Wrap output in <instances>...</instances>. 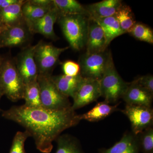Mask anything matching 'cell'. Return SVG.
Listing matches in <instances>:
<instances>
[{
  "label": "cell",
  "instance_id": "1",
  "mask_svg": "<svg viewBox=\"0 0 153 153\" xmlns=\"http://www.w3.org/2000/svg\"><path fill=\"white\" fill-rule=\"evenodd\" d=\"M3 117L15 122L25 128L35 140L36 148L43 153H50L52 142L62 132L74 126L81 121L71 108L52 110L25 105L13 106L3 111Z\"/></svg>",
  "mask_w": 153,
  "mask_h": 153
},
{
  "label": "cell",
  "instance_id": "2",
  "mask_svg": "<svg viewBox=\"0 0 153 153\" xmlns=\"http://www.w3.org/2000/svg\"><path fill=\"white\" fill-rule=\"evenodd\" d=\"M57 21L70 47L76 51L83 49L87 40L88 17L84 15L59 14Z\"/></svg>",
  "mask_w": 153,
  "mask_h": 153
},
{
  "label": "cell",
  "instance_id": "3",
  "mask_svg": "<svg viewBox=\"0 0 153 153\" xmlns=\"http://www.w3.org/2000/svg\"><path fill=\"white\" fill-rule=\"evenodd\" d=\"M0 87L4 95L11 101L17 102L24 98L25 85L14 59L3 58L0 67Z\"/></svg>",
  "mask_w": 153,
  "mask_h": 153
},
{
  "label": "cell",
  "instance_id": "4",
  "mask_svg": "<svg viewBox=\"0 0 153 153\" xmlns=\"http://www.w3.org/2000/svg\"><path fill=\"white\" fill-rule=\"evenodd\" d=\"M113 62L110 51L89 53L85 52L80 57V74L83 77L100 80Z\"/></svg>",
  "mask_w": 153,
  "mask_h": 153
},
{
  "label": "cell",
  "instance_id": "5",
  "mask_svg": "<svg viewBox=\"0 0 153 153\" xmlns=\"http://www.w3.org/2000/svg\"><path fill=\"white\" fill-rule=\"evenodd\" d=\"M51 76L38 74L37 81L40 87L41 106L52 110L70 108L71 104L68 97L57 89Z\"/></svg>",
  "mask_w": 153,
  "mask_h": 153
},
{
  "label": "cell",
  "instance_id": "6",
  "mask_svg": "<svg viewBox=\"0 0 153 153\" xmlns=\"http://www.w3.org/2000/svg\"><path fill=\"white\" fill-rule=\"evenodd\" d=\"M101 97L108 103H114L122 98L129 82H126L118 74L113 62L100 80Z\"/></svg>",
  "mask_w": 153,
  "mask_h": 153
},
{
  "label": "cell",
  "instance_id": "7",
  "mask_svg": "<svg viewBox=\"0 0 153 153\" xmlns=\"http://www.w3.org/2000/svg\"><path fill=\"white\" fill-rule=\"evenodd\" d=\"M36 45L34 57L38 74L51 76L53 68L59 61L60 55L69 47L58 48L43 41Z\"/></svg>",
  "mask_w": 153,
  "mask_h": 153
},
{
  "label": "cell",
  "instance_id": "8",
  "mask_svg": "<svg viewBox=\"0 0 153 153\" xmlns=\"http://www.w3.org/2000/svg\"><path fill=\"white\" fill-rule=\"evenodd\" d=\"M101 97L100 80L83 77L73 96L71 108L74 111L81 108Z\"/></svg>",
  "mask_w": 153,
  "mask_h": 153
},
{
  "label": "cell",
  "instance_id": "9",
  "mask_svg": "<svg viewBox=\"0 0 153 153\" xmlns=\"http://www.w3.org/2000/svg\"><path fill=\"white\" fill-rule=\"evenodd\" d=\"M122 112L128 118L131 125L132 132L136 135L153 126L152 107L126 104Z\"/></svg>",
  "mask_w": 153,
  "mask_h": 153
},
{
  "label": "cell",
  "instance_id": "10",
  "mask_svg": "<svg viewBox=\"0 0 153 153\" xmlns=\"http://www.w3.org/2000/svg\"><path fill=\"white\" fill-rule=\"evenodd\" d=\"M36 45L24 48L15 58V64L25 85L37 81L38 71L34 57Z\"/></svg>",
  "mask_w": 153,
  "mask_h": 153
},
{
  "label": "cell",
  "instance_id": "11",
  "mask_svg": "<svg viewBox=\"0 0 153 153\" xmlns=\"http://www.w3.org/2000/svg\"><path fill=\"white\" fill-rule=\"evenodd\" d=\"M31 34L25 21L9 27H0V48L23 46L30 40Z\"/></svg>",
  "mask_w": 153,
  "mask_h": 153
},
{
  "label": "cell",
  "instance_id": "12",
  "mask_svg": "<svg viewBox=\"0 0 153 153\" xmlns=\"http://www.w3.org/2000/svg\"><path fill=\"white\" fill-rule=\"evenodd\" d=\"M85 47L86 52L89 53L104 52L108 47L102 29L95 21L89 18Z\"/></svg>",
  "mask_w": 153,
  "mask_h": 153
},
{
  "label": "cell",
  "instance_id": "13",
  "mask_svg": "<svg viewBox=\"0 0 153 153\" xmlns=\"http://www.w3.org/2000/svg\"><path fill=\"white\" fill-rule=\"evenodd\" d=\"M122 98L126 104L152 107L153 94L140 86L134 79L129 82Z\"/></svg>",
  "mask_w": 153,
  "mask_h": 153
},
{
  "label": "cell",
  "instance_id": "14",
  "mask_svg": "<svg viewBox=\"0 0 153 153\" xmlns=\"http://www.w3.org/2000/svg\"><path fill=\"white\" fill-rule=\"evenodd\" d=\"M123 4L120 0H103L85 7L87 16L93 20L114 16Z\"/></svg>",
  "mask_w": 153,
  "mask_h": 153
},
{
  "label": "cell",
  "instance_id": "15",
  "mask_svg": "<svg viewBox=\"0 0 153 153\" xmlns=\"http://www.w3.org/2000/svg\"><path fill=\"white\" fill-rule=\"evenodd\" d=\"M137 136L126 132L120 140L108 149H101L99 153H140Z\"/></svg>",
  "mask_w": 153,
  "mask_h": 153
},
{
  "label": "cell",
  "instance_id": "16",
  "mask_svg": "<svg viewBox=\"0 0 153 153\" xmlns=\"http://www.w3.org/2000/svg\"><path fill=\"white\" fill-rule=\"evenodd\" d=\"M51 78L57 89L67 97H73L83 77L79 74L76 76L65 74L51 76Z\"/></svg>",
  "mask_w": 153,
  "mask_h": 153
},
{
  "label": "cell",
  "instance_id": "17",
  "mask_svg": "<svg viewBox=\"0 0 153 153\" xmlns=\"http://www.w3.org/2000/svg\"><path fill=\"white\" fill-rule=\"evenodd\" d=\"M25 1L18 3L0 10V27H7L24 22L22 7Z\"/></svg>",
  "mask_w": 153,
  "mask_h": 153
},
{
  "label": "cell",
  "instance_id": "18",
  "mask_svg": "<svg viewBox=\"0 0 153 153\" xmlns=\"http://www.w3.org/2000/svg\"><path fill=\"white\" fill-rule=\"evenodd\" d=\"M118 104L111 105L105 101L99 102L87 112L79 114V117L81 120H85L91 122H98L117 111Z\"/></svg>",
  "mask_w": 153,
  "mask_h": 153
},
{
  "label": "cell",
  "instance_id": "19",
  "mask_svg": "<svg viewBox=\"0 0 153 153\" xmlns=\"http://www.w3.org/2000/svg\"><path fill=\"white\" fill-rule=\"evenodd\" d=\"M94 20L98 23L103 30L108 46L115 38L126 33L114 16Z\"/></svg>",
  "mask_w": 153,
  "mask_h": 153
},
{
  "label": "cell",
  "instance_id": "20",
  "mask_svg": "<svg viewBox=\"0 0 153 153\" xmlns=\"http://www.w3.org/2000/svg\"><path fill=\"white\" fill-rule=\"evenodd\" d=\"M56 141L57 145L56 153H85L79 141L70 135H60Z\"/></svg>",
  "mask_w": 153,
  "mask_h": 153
},
{
  "label": "cell",
  "instance_id": "21",
  "mask_svg": "<svg viewBox=\"0 0 153 153\" xmlns=\"http://www.w3.org/2000/svg\"><path fill=\"white\" fill-rule=\"evenodd\" d=\"M53 1L60 15L87 16L85 7L76 0H53Z\"/></svg>",
  "mask_w": 153,
  "mask_h": 153
},
{
  "label": "cell",
  "instance_id": "22",
  "mask_svg": "<svg viewBox=\"0 0 153 153\" xmlns=\"http://www.w3.org/2000/svg\"><path fill=\"white\" fill-rule=\"evenodd\" d=\"M53 7H43L32 4L30 1H26L22 7L24 21L26 24H27L37 21L44 16Z\"/></svg>",
  "mask_w": 153,
  "mask_h": 153
},
{
  "label": "cell",
  "instance_id": "23",
  "mask_svg": "<svg viewBox=\"0 0 153 153\" xmlns=\"http://www.w3.org/2000/svg\"><path fill=\"white\" fill-rule=\"evenodd\" d=\"M114 16L126 33H129L137 23L131 9L126 5H122Z\"/></svg>",
  "mask_w": 153,
  "mask_h": 153
},
{
  "label": "cell",
  "instance_id": "24",
  "mask_svg": "<svg viewBox=\"0 0 153 153\" xmlns=\"http://www.w3.org/2000/svg\"><path fill=\"white\" fill-rule=\"evenodd\" d=\"M24 99L25 106L29 107H41V106L40 87L38 81L25 85Z\"/></svg>",
  "mask_w": 153,
  "mask_h": 153
},
{
  "label": "cell",
  "instance_id": "25",
  "mask_svg": "<svg viewBox=\"0 0 153 153\" xmlns=\"http://www.w3.org/2000/svg\"><path fill=\"white\" fill-rule=\"evenodd\" d=\"M129 33L137 40L153 44V30L145 24L139 22L136 23Z\"/></svg>",
  "mask_w": 153,
  "mask_h": 153
},
{
  "label": "cell",
  "instance_id": "26",
  "mask_svg": "<svg viewBox=\"0 0 153 153\" xmlns=\"http://www.w3.org/2000/svg\"><path fill=\"white\" fill-rule=\"evenodd\" d=\"M137 136L140 151L143 153H153V127L146 129Z\"/></svg>",
  "mask_w": 153,
  "mask_h": 153
},
{
  "label": "cell",
  "instance_id": "27",
  "mask_svg": "<svg viewBox=\"0 0 153 153\" xmlns=\"http://www.w3.org/2000/svg\"><path fill=\"white\" fill-rule=\"evenodd\" d=\"M30 137V134L27 131L17 132L13 140L10 153H26L25 149V142Z\"/></svg>",
  "mask_w": 153,
  "mask_h": 153
},
{
  "label": "cell",
  "instance_id": "28",
  "mask_svg": "<svg viewBox=\"0 0 153 153\" xmlns=\"http://www.w3.org/2000/svg\"><path fill=\"white\" fill-rule=\"evenodd\" d=\"M27 26L31 33H39L52 40L57 39V36L54 32V25L44 24L29 25Z\"/></svg>",
  "mask_w": 153,
  "mask_h": 153
},
{
  "label": "cell",
  "instance_id": "29",
  "mask_svg": "<svg viewBox=\"0 0 153 153\" xmlns=\"http://www.w3.org/2000/svg\"><path fill=\"white\" fill-rule=\"evenodd\" d=\"M63 74L70 76H76L80 74V67L79 63L72 60H68L62 65Z\"/></svg>",
  "mask_w": 153,
  "mask_h": 153
},
{
  "label": "cell",
  "instance_id": "30",
  "mask_svg": "<svg viewBox=\"0 0 153 153\" xmlns=\"http://www.w3.org/2000/svg\"><path fill=\"white\" fill-rule=\"evenodd\" d=\"M140 86L153 94V76L151 74H147L138 77L135 79Z\"/></svg>",
  "mask_w": 153,
  "mask_h": 153
},
{
  "label": "cell",
  "instance_id": "31",
  "mask_svg": "<svg viewBox=\"0 0 153 153\" xmlns=\"http://www.w3.org/2000/svg\"><path fill=\"white\" fill-rule=\"evenodd\" d=\"M30 1L32 4L43 7L51 8L55 6L53 0H30Z\"/></svg>",
  "mask_w": 153,
  "mask_h": 153
},
{
  "label": "cell",
  "instance_id": "32",
  "mask_svg": "<svg viewBox=\"0 0 153 153\" xmlns=\"http://www.w3.org/2000/svg\"><path fill=\"white\" fill-rule=\"evenodd\" d=\"M19 0H0V10L19 2Z\"/></svg>",
  "mask_w": 153,
  "mask_h": 153
},
{
  "label": "cell",
  "instance_id": "33",
  "mask_svg": "<svg viewBox=\"0 0 153 153\" xmlns=\"http://www.w3.org/2000/svg\"><path fill=\"white\" fill-rule=\"evenodd\" d=\"M4 95V94H3L2 90L1 88V87H0V100H1V98L2 96ZM1 111V108H0V111Z\"/></svg>",
  "mask_w": 153,
  "mask_h": 153
},
{
  "label": "cell",
  "instance_id": "34",
  "mask_svg": "<svg viewBox=\"0 0 153 153\" xmlns=\"http://www.w3.org/2000/svg\"><path fill=\"white\" fill-rule=\"evenodd\" d=\"M3 58L0 55V67H1V65L2 62Z\"/></svg>",
  "mask_w": 153,
  "mask_h": 153
}]
</instances>
